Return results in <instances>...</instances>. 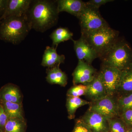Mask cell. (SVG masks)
<instances>
[{
  "label": "cell",
  "mask_w": 132,
  "mask_h": 132,
  "mask_svg": "<svg viewBox=\"0 0 132 132\" xmlns=\"http://www.w3.org/2000/svg\"><path fill=\"white\" fill-rule=\"evenodd\" d=\"M56 1H32L26 14L32 29L44 32L54 27L59 19Z\"/></svg>",
  "instance_id": "cell-1"
},
{
  "label": "cell",
  "mask_w": 132,
  "mask_h": 132,
  "mask_svg": "<svg viewBox=\"0 0 132 132\" xmlns=\"http://www.w3.org/2000/svg\"><path fill=\"white\" fill-rule=\"evenodd\" d=\"M31 28L26 14L10 16L0 21V39L14 45L25 39Z\"/></svg>",
  "instance_id": "cell-2"
},
{
  "label": "cell",
  "mask_w": 132,
  "mask_h": 132,
  "mask_svg": "<svg viewBox=\"0 0 132 132\" xmlns=\"http://www.w3.org/2000/svg\"><path fill=\"white\" fill-rule=\"evenodd\" d=\"M119 32L110 27L89 32H81V36L100 59L118 40Z\"/></svg>",
  "instance_id": "cell-3"
},
{
  "label": "cell",
  "mask_w": 132,
  "mask_h": 132,
  "mask_svg": "<svg viewBox=\"0 0 132 132\" xmlns=\"http://www.w3.org/2000/svg\"><path fill=\"white\" fill-rule=\"evenodd\" d=\"M100 59L102 64L122 71L132 63V48L125 40L119 39Z\"/></svg>",
  "instance_id": "cell-4"
},
{
  "label": "cell",
  "mask_w": 132,
  "mask_h": 132,
  "mask_svg": "<svg viewBox=\"0 0 132 132\" xmlns=\"http://www.w3.org/2000/svg\"><path fill=\"white\" fill-rule=\"evenodd\" d=\"M86 3V7L77 18L81 29V32H92L109 27L99 9Z\"/></svg>",
  "instance_id": "cell-5"
},
{
  "label": "cell",
  "mask_w": 132,
  "mask_h": 132,
  "mask_svg": "<svg viewBox=\"0 0 132 132\" xmlns=\"http://www.w3.org/2000/svg\"><path fill=\"white\" fill-rule=\"evenodd\" d=\"M98 73L108 95L114 96L117 94L121 71L102 64Z\"/></svg>",
  "instance_id": "cell-6"
},
{
  "label": "cell",
  "mask_w": 132,
  "mask_h": 132,
  "mask_svg": "<svg viewBox=\"0 0 132 132\" xmlns=\"http://www.w3.org/2000/svg\"><path fill=\"white\" fill-rule=\"evenodd\" d=\"M88 110L108 119L119 117L117 98L107 95L96 101L91 102Z\"/></svg>",
  "instance_id": "cell-7"
},
{
  "label": "cell",
  "mask_w": 132,
  "mask_h": 132,
  "mask_svg": "<svg viewBox=\"0 0 132 132\" xmlns=\"http://www.w3.org/2000/svg\"><path fill=\"white\" fill-rule=\"evenodd\" d=\"M98 73L91 64L79 60L72 73L74 85H87L93 81Z\"/></svg>",
  "instance_id": "cell-8"
},
{
  "label": "cell",
  "mask_w": 132,
  "mask_h": 132,
  "mask_svg": "<svg viewBox=\"0 0 132 132\" xmlns=\"http://www.w3.org/2000/svg\"><path fill=\"white\" fill-rule=\"evenodd\" d=\"M81 119L92 132L108 131V119L97 113L88 110Z\"/></svg>",
  "instance_id": "cell-9"
},
{
  "label": "cell",
  "mask_w": 132,
  "mask_h": 132,
  "mask_svg": "<svg viewBox=\"0 0 132 132\" xmlns=\"http://www.w3.org/2000/svg\"><path fill=\"white\" fill-rule=\"evenodd\" d=\"M74 49L79 60L92 64L95 59L98 58L97 53L82 36L77 40L72 39Z\"/></svg>",
  "instance_id": "cell-10"
},
{
  "label": "cell",
  "mask_w": 132,
  "mask_h": 132,
  "mask_svg": "<svg viewBox=\"0 0 132 132\" xmlns=\"http://www.w3.org/2000/svg\"><path fill=\"white\" fill-rule=\"evenodd\" d=\"M32 2L31 0H8L6 9L0 17V21L8 16H21L26 14Z\"/></svg>",
  "instance_id": "cell-11"
},
{
  "label": "cell",
  "mask_w": 132,
  "mask_h": 132,
  "mask_svg": "<svg viewBox=\"0 0 132 132\" xmlns=\"http://www.w3.org/2000/svg\"><path fill=\"white\" fill-rule=\"evenodd\" d=\"M56 1L59 13L67 12L77 18L87 5L86 2L81 0H57Z\"/></svg>",
  "instance_id": "cell-12"
},
{
  "label": "cell",
  "mask_w": 132,
  "mask_h": 132,
  "mask_svg": "<svg viewBox=\"0 0 132 132\" xmlns=\"http://www.w3.org/2000/svg\"><path fill=\"white\" fill-rule=\"evenodd\" d=\"M22 97L19 87L12 83H8L0 89V102H8L21 104Z\"/></svg>",
  "instance_id": "cell-13"
},
{
  "label": "cell",
  "mask_w": 132,
  "mask_h": 132,
  "mask_svg": "<svg viewBox=\"0 0 132 132\" xmlns=\"http://www.w3.org/2000/svg\"><path fill=\"white\" fill-rule=\"evenodd\" d=\"M87 86V90L86 96L91 102L96 101L108 95L98 72L93 81Z\"/></svg>",
  "instance_id": "cell-14"
},
{
  "label": "cell",
  "mask_w": 132,
  "mask_h": 132,
  "mask_svg": "<svg viewBox=\"0 0 132 132\" xmlns=\"http://www.w3.org/2000/svg\"><path fill=\"white\" fill-rule=\"evenodd\" d=\"M57 47L47 46L46 47L43 54L41 65L48 68H51L55 66H60L64 63L65 57L64 55L57 53Z\"/></svg>",
  "instance_id": "cell-15"
},
{
  "label": "cell",
  "mask_w": 132,
  "mask_h": 132,
  "mask_svg": "<svg viewBox=\"0 0 132 132\" xmlns=\"http://www.w3.org/2000/svg\"><path fill=\"white\" fill-rule=\"evenodd\" d=\"M46 81L51 85H58L65 87L68 83V77L65 73L59 68L55 66L46 69Z\"/></svg>",
  "instance_id": "cell-16"
},
{
  "label": "cell",
  "mask_w": 132,
  "mask_h": 132,
  "mask_svg": "<svg viewBox=\"0 0 132 132\" xmlns=\"http://www.w3.org/2000/svg\"><path fill=\"white\" fill-rule=\"evenodd\" d=\"M132 93V71L128 68L121 71L117 94L119 96Z\"/></svg>",
  "instance_id": "cell-17"
},
{
  "label": "cell",
  "mask_w": 132,
  "mask_h": 132,
  "mask_svg": "<svg viewBox=\"0 0 132 132\" xmlns=\"http://www.w3.org/2000/svg\"><path fill=\"white\" fill-rule=\"evenodd\" d=\"M8 119L18 118L25 120L23 115L22 104L8 102H0Z\"/></svg>",
  "instance_id": "cell-18"
},
{
  "label": "cell",
  "mask_w": 132,
  "mask_h": 132,
  "mask_svg": "<svg viewBox=\"0 0 132 132\" xmlns=\"http://www.w3.org/2000/svg\"><path fill=\"white\" fill-rule=\"evenodd\" d=\"M91 102L81 99L80 97H67L66 101V107L69 119L75 118V113L78 108L87 105H90Z\"/></svg>",
  "instance_id": "cell-19"
},
{
  "label": "cell",
  "mask_w": 132,
  "mask_h": 132,
  "mask_svg": "<svg viewBox=\"0 0 132 132\" xmlns=\"http://www.w3.org/2000/svg\"><path fill=\"white\" fill-rule=\"evenodd\" d=\"M73 34L67 28H58L53 31L50 35L53 44L52 47H57L61 43L72 40Z\"/></svg>",
  "instance_id": "cell-20"
},
{
  "label": "cell",
  "mask_w": 132,
  "mask_h": 132,
  "mask_svg": "<svg viewBox=\"0 0 132 132\" xmlns=\"http://www.w3.org/2000/svg\"><path fill=\"white\" fill-rule=\"evenodd\" d=\"M26 128L27 123L25 120L12 118L8 120L4 132H26Z\"/></svg>",
  "instance_id": "cell-21"
},
{
  "label": "cell",
  "mask_w": 132,
  "mask_h": 132,
  "mask_svg": "<svg viewBox=\"0 0 132 132\" xmlns=\"http://www.w3.org/2000/svg\"><path fill=\"white\" fill-rule=\"evenodd\" d=\"M119 114L132 109V93L119 96L117 98Z\"/></svg>",
  "instance_id": "cell-22"
},
{
  "label": "cell",
  "mask_w": 132,
  "mask_h": 132,
  "mask_svg": "<svg viewBox=\"0 0 132 132\" xmlns=\"http://www.w3.org/2000/svg\"><path fill=\"white\" fill-rule=\"evenodd\" d=\"M109 132H126L127 127L119 117L108 119Z\"/></svg>",
  "instance_id": "cell-23"
},
{
  "label": "cell",
  "mask_w": 132,
  "mask_h": 132,
  "mask_svg": "<svg viewBox=\"0 0 132 132\" xmlns=\"http://www.w3.org/2000/svg\"><path fill=\"white\" fill-rule=\"evenodd\" d=\"M87 90V85L82 84L74 85L67 91V96L80 97L82 95H86Z\"/></svg>",
  "instance_id": "cell-24"
},
{
  "label": "cell",
  "mask_w": 132,
  "mask_h": 132,
  "mask_svg": "<svg viewBox=\"0 0 132 132\" xmlns=\"http://www.w3.org/2000/svg\"><path fill=\"white\" fill-rule=\"evenodd\" d=\"M119 117L127 127H132V109L123 112Z\"/></svg>",
  "instance_id": "cell-25"
},
{
  "label": "cell",
  "mask_w": 132,
  "mask_h": 132,
  "mask_svg": "<svg viewBox=\"0 0 132 132\" xmlns=\"http://www.w3.org/2000/svg\"><path fill=\"white\" fill-rule=\"evenodd\" d=\"M72 132H92L81 119H80L76 121L75 126Z\"/></svg>",
  "instance_id": "cell-26"
},
{
  "label": "cell",
  "mask_w": 132,
  "mask_h": 132,
  "mask_svg": "<svg viewBox=\"0 0 132 132\" xmlns=\"http://www.w3.org/2000/svg\"><path fill=\"white\" fill-rule=\"evenodd\" d=\"M8 120L7 116L5 113L2 106L0 104V130L2 132H4L5 125Z\"/></svg>",
  "instance_id": "cell-27"
},
{
  "label": "cell",
  "mask_w": 132,
  "mask_h": 132,
  "mask_svg": "<svg viewBox=\"0 0 132 132\" xmlns=\"http://www.w3.org/2000/svg\"><path fill=\"white\" fill-rule=\"evenodd\" d=\"M114 1L112 0H90L86 2L88 5H91L99 9L102 5H104L108 2Z\"/></svg>",
  "instance_id": "cell-28"
},
{
  "label": "cell",
  "mask_w": 132,
  "mask_h": 132,
  "mask_svg": "<svg viewBox=\"0 0 132 132\" xmlns=\"http://www.w3.org/2000/svg\"><path fill=\"white\" fill-rule=\"evenodd\" d=\"M8 2V0H0V15L1 16L3 15L6 11Z\"/></svg>",
  "instance_id": "cell-29"
},
{
  "label": "cell",
  "mask_w": 132,
  "mask_h": 132,
  "mask_svg": "<svg viewBox=\"0 0 132 132\" xmlns=\"http://www.w3.org/2000/svg\"><path fill=\"white\" fill-rule=\"evenodd\" d=\"M126 132H132V127H127V130Z\"/></svg>",
  "instance_id": "cell-30"
},
{
  "label": "cell",
  "mask_w": 132,
  "mask_h": 132,
  "mask_svg": "<svg viewBox=\"0 0 132 132\" xmlns=\"http://www.w3.org/2000/svg\"><path fill=\"white\" fill-rule=\"evenodd\" d=\"M129 69H131V70L132 71V63L131 64V65H130V67H129Z\"/></svg>",
  "instance_id": "cell-31"
},
{
  "label": "cell",
  "mask_w": 132,
  "mask_h": 132,
  "mask_svg": "<svg viewBox=\"0 0 132 132\" xmlns=\"http://www.w3.org/2000/svg\"><path fill=\"white\" fill-rule=\"evenodd\" d=\"M0 132H2L1 131V130H0Z\"/></svg>",
  "instance_id": "cell-32"
},
{
  "label": "cell",
  "mask_w": 132,
  "mask_h": 132,
  "mask_svg": "<svg viewBox=\"0 0 132 132\" xmlns=\"http://www.w3.org/2000/svg\"><path fill=\"white\" fill-rule=\"evenodd\" d=\"M108 132V131H107V132Z\"/></svg>",
  "instance_id": "cell-33"
}]
</instances>
